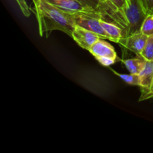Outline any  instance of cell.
I'll use <instances>...</instances> for the list:
<instances>
[{
    "label": "cell",
    "instance_id": "8fae6325",
    "mask_svg": "<svg viewBox=\"0 0 153 153\" xmlns=\"http://www.w3.org/2000/svg\"><path fill=\"white\" fill-rule=\"evenodd\" d=\"M111 72H113L116 76L120 78L123 81L126 82V84L130 85H135V86H139L140 85V76L137 74H123V73H119L114 70L113 69H111Z\"/></svg>",
    "mask_w": 153,
    "mask_h": 153
},
{
    "label": "cell",
    "instance_id": "2e32d148",
    "mask_svg": "<svg viewBox=\"0 0 153 153\" xmlns=\"http://www.w3.org/2000/svg\"><path fill=\"white\" fill-rule=\"evenodd\" d=\"M150 99H153V78L149 88L145 90V91H141V95L139 99V102L150 100Z\"/></svg>",
    "mask_w": 153,
    "mask_h": 153
},
{
    "label": "cell",
    "instance_id": "ba28073f",
    "mask_svg": "<svg viewBox=\"0 0 153 153\" xmlns=\"http://www.w3.org/2000/svg\"><path fill=\"white\" fill-rule=\"evenodd\" d=\"M100 22L108 37V40L115 43H119L120 40L124 37L122 28L120 27L117 24L110 22V21L105 20L103 19H101Z\"/></svg>",
    "mask_w": 153,
    "mask_h": 153
},
{
    "label": "cell",
    "instance_id": "7a4b0ae2",
    "mask_svg": "<svg viewBox=\"0 0 153 153\" xmlns=\"http://www.w3.org/2000/svg\"><path fill=\"white\" fill-rule=\"evenodd\" d=\"M123 15L126 25L125 37L140 31V28L148 13L143 0H126Z\"/></svg>",
    "mask_w": 153,
    "mask_h": 153
},
{
    "label": "cell",
    "instance_id": "9c48e42d",
    "mask_svg": "<svg viewBox=\"0 0 153 153\" xmlns=\"http://www.w3.org/2000/svg\"><path fill=\"white\" fill-rule=\"evenodd\" d=\"M129 73L139 75L146 66V61L143 57L137 56L134 58L121 60Z\"/></svg>",
    "mask_w": 153,
    "mask_h": 153
},
{
    "label": "cell",
    "instance_id": "4fadbf2b",
    "mask_svg": "<svg viewBox=\"0 0 153 153\" xmlns=\"http://www.w3.org/2000/svg\"><path fill=\"white\" fill-rule=\"evenodd\" d=\"M140 31L147 36L153 35V13H149L146 16L142 23Z\"/></svg>",
    "mask_w": 153,
    "mask_h": 153
},
{
    "label": "cell",
    "instance_id": "277c9868",
    "mask_svg": "<svg viewBox=\"0 0 153 153\" xmlns=\"http://www.w3.org/2000/svg\"><path fill=\"white\" fill-rule=\"evenodd\" d=\"M147 37V35L143 34L140 31L126 37H123L118 43L134 52L137 56L141 57V52L146 44Z\"/></svg>",
    "mask_w": 153,
    "mask_h": 153
},
{
    "label": "cell",
    "instance_id": "ffe728a7",
    "mask_svg": "<svg viewBox=\"0 0 153 153\" xmlns=\"http://www.w3.org/2000/svg\"><path fill=\"white\" fill-rule=\"evenodd\" d=\"M125 1H126V0H125Z\"/></svg>",
    "mask_w": 153,
    "mask_h": 153
},
{
    "label": "cell",
    "instance_id": "e0dca14e",
    "mask_svg": "<svg viewBox=\"0 0 153 153\" xmlns=\"http://www.w3.org/2000/svg\"><path fill=\"white\" fill-rule=\"evenodd\" d=\"M16 3L18 4V6L19 7V9L22 11V14L26 17H28L30 16V11L31 9L29 8L28 5L27 4L25 0H15Z\"/></svg>",
    "mask_w": 153,
    "mask_h": 153
},
{
    "label": "cell",
    "instance_id": "5bb4252c",
    "mask_svg": "<svg viewBox=\"0 0 153 153\" xmlns=\"http://www.w3.org/2000/svg\"><path fill=\"white\" fill-rule=\"evenodd\" d=\"M82 6L87 9L98 11L101 0H77Z\"/></svg>",
    "mask_w": 153,
    "mask_h": 153
},
{
    "label": "cell",
    "instance_id": "d6986e66",
    "mask_svg": "<svg viewBox=\"0 0 153 153\" xmlns=\"http://www.w3.org/2000/svg\"><path fill=\"white\" fill-rule=\"evenodd\" d=\"M106 1H107V0H101V2H102V3L106 2Z\"/></svg>",
    "mask_w": 153,
    "mask_h": 153
},
{
    "label": "cell",
    "instance_id": "30bf717a",
    "mask_svg": "<svg viewBox=\"0 0 153 153\" xmlns=\"http://www.w3.org/2000/svg\"><path fill=\"white\" fill-rule=\"evenodd\" d=\"M139 76L140 79V88L141 91L148 89L153 78V61H146V66Z\"/></svg>",
    "mask_w": 153,
    "mask_h": 153
},
{
    "label": "cell",
    "instance_id": "9a60e30c",
    "mask_svg": "<svg viewBox=\"0 0 153 153\" xmlns=\"http://www.w3.org/2000/svg\"><path fill=\"white\" fill-rule=\"evenodd\" d=\"M96 59L98 61V62L101 65L104 66V67H109V66L113 65L115 63L121 61L119 58V57H117V58H113V57H100V58H97Z\"/></svg>",
    "mask_w": 153,
    "mask_h": 153
},
{
    "label": "cell",
    "instance_id": "8992f818",
    "mask_svg": "<svg viewBox=\"0 0 153 153\" xmlns=\"http://www.w3.org/2000/svg\"><path fill=\"white\" fill-rule=\"evenodd\" d=\"M89 52L94 56V58L100 57H113L117 58L114 48L109 43L104 40V39L100 38L97 40L89 49Z\"/></svg>",
    "mask_w": 153,
    "mask_h": 153
},
{
    "label": "cell",
    "instance_id": "3957f363",
    "mask_svg": "<svg viewBox=\"0 0 153 153\" xmlns=\"http://www.w3.org/2000/svg\"><path fill=\"white\" fill-rule=\"evenodd\" d=\"M75 25H79L90 30L100 36L102 39H108L107 34L101 25L102 19H104L102 14L99 11L89 12H67Z\"/></svg>",
    "mask_w": 153,
    "mask_h": 153
},
{
    "label": "cell",
    "instance_id": "ac0fdd59",
    "mask_svg": "<svg viewBox=\"0 0 153 153\" xmlns=\"http://www.w3.org/2000/svg\"><path fill=\"white\" fill-rule=\"evenodd\" d=\"M148 14L153 13V0H143Z\"/></svg>",
    "mask_w": 153,
    "mask_h": 153
},
{
    "label": "cell",
    "instance_id": "52a82bcc",
    "mask_svg": "<svg viewBox=\"0 0 153 153\" xmlns=\"http://www.w3.org/2000/svg\"><path fill=\"white\" fill-rule=\"evenodd\" d=\"M49 2L65 12H89L96 10H89L82 6L77 0H47Z\"/></svg>",
    "mask_w": 153,
    "mask_h": 153
},
{
    "label": "cell",
    "instance_id": "7c38bea8",
    "mask_svg": "<svg viewBox=\"0 0 153 153\" xmlns=\"http://www.w3.org/2000/svg\"><path fill=\"white\" fill-rule=\"evenodd\" d=\"M141 57L146 61H153V35L148 36L146 44L141 52Z\"/></svg>",
    "mask_w": 153,
    "mask_h": 153
},
{
    "label": "cell",
    "instance_id": "6da1fadb",
    "mask_svg": "<svg viewBox=\"0 0 153 153\" xmlns=\"http://www.w3.org/2000/svg\"><path fill=\"white\" fill-rule=\"evenodd\" d=\"M34 7L31 8L38 24L40 35L46 34V37L52 31H61L72 37L75 24L67 12L53 5L47 0H33Z\"/></svg>",
    "mask_w": 153,
    "mask_h": 153
},
{
    "label": "cell",
    "instance_id": "5b68a950",
    "mask_svg": "<svg viewBox=\"0 0 153 153\" xmlns=\"http://www.w3.org/2000/svg\"><path fill=\"white\" fill-rule=\"evenodd\" d=\"M72 37L80 47L88 51L97 40L101 38L98 34L79 25L75 27Z\"/></svg>",
    "mask_w": 153,
    "mask_h": 153
}]
</instances>
